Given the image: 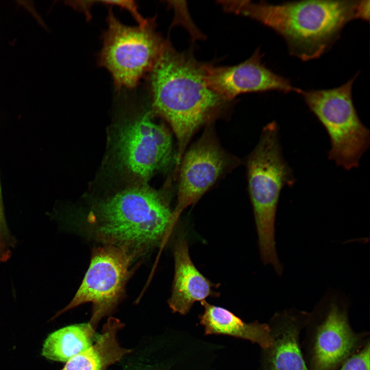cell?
<instances>
[{"mask_svg":"<svg viewBox=\"0 0 370 370\" xmlns=\"http://www.w3.org/2000/svg\"><path fill=\"white\" fill-rule=\"evenodd\" d=\"M369 1L306 0L270 4L220 1L227 12L243 15L270 28L302 61L320 58L337 41L344 27L356 19L369 21Z\"/></svg>","mask_w":370,"mask_h":370,"instance_id":"cell-1","label":"cell"},{"mask_svg":"<svg viewBox=\"0 0 370 370\" xmlns=\"http://www.w3.org/2000/svg\"><path fill=\"white\" fill-rule=\"evenodd\" d=\"M150 72L153 108L177 138L178 168L192 135L227 100L208 85L203 65L169 44Z\"/></svg>","mask_w":370,"mask_h":370,"instance_id":"cell-2","label":"cell"},{"mask_svg":"<svg viewBox=\"0 0 370 370\" xmlns=\"http://www.w3.org/2000/svg\"><path fill=\"white\" fill-rule=\"evenodd\" d=\"M87 221L95 238L135 256L159 246L173 227L169 202L146 187L126 190L97 204Z\"/></svg>","mask_w":370,"mask_h":370,"instance_id":"cell-3","label":"cell"},{"mask_svg":"<svg viewBox=\"0 0 370 370\" xmlns=\"http://www.w3.org/2000/svg\"><path fill=\"white\" fill-rule=\"evenodd\" d=\"M247 169L260 256L264 264L271 266L280 275L283 266L276 249V213L281 191L292 186L295 179L283 155L276 121L263 128L258 143L248 157Z\"/></svg>","mask_w":370,"mask_h":370,"instance_id":"cell-4","label":"cell"},{"mask_svg":"<svg viewBox=\"0 0 370 370\" xmlns=\"http://www.w3.org/2000/svg\"><path fill=\"white\" fill-rule=\"evenodd\" d=\"M98 62L111 74L116 88L135 87L151 72L164 52L166 43L156 32L153 19L143 25L122 23L109 10Z\"/></svg>","mask_w":370,"mask_h":370,"instance_id":"cell-5","label":"cell"},{"mask_svg":"<svg viewBox=\"0 0 370 370\" xmlns=\"http://www.w3.org/2000/svg\"><path fill=\"white\" fill-rule=\"evenodd\" d=\"M356 76L337 87L302 90L300 94L328 134L329 159L346 170L358 167L370 142L369 130L361 121L353 100Z\"/></svg>","mask_w":370,"mask_h":370,"instance_id":"cell-6","label":"cell"},{"mask_svg":"<svg viewBox=\"0 0 370 370\" xmlns=\"http://www.w3.org/2000/svg\"><path fill=\"white\" fill-rule=\"evenodd\" d=\"M305 340L308 370H336L368 339L349 323L344 296L330 292L309 313Z\"/></svg>","mask_w":370,"mask_h":370,"instance_id":"cell-7","label":"cell"},{"mask_svg":"<svg viewBox=\"0 0 370 370\" xmlns=\"http://www.w3.org/2000/svg\"><path fill=\"white\" fill-rule=\"evenodd\" d=\"M135 256L113 245L95 249L83 280L70 302L54 318L81 304L91 302L92 313L89 323L96 329L101 319L117 304L129 276Z\"/></svg>","mask_w":370,"mask_h":370,"instance_id":"cell-8","label":"cell"},{"mask_svg":"<svg viewBox=\"0 0 370 370\" xmlns=\"http://www.w3.org/2000/svg\"><path fill=\"white\" fill-rule=\"evenodd\" d=\"M177 204L172 211L174 226L180 215L215 182L230 164V159L208 127L183 154L180 161Z\"/></svg>","mask_w":370,"mask_h":370,"instance_id":"cell-9","label":"cell"},{"mask_svg":"<svg viewBox=\"0 0 370 370\" xmlns=\"http://www.w3.org/2000/svg\"><path fill=\"white\" fill-rule=\"evenodd\" d=\"M119 158L132 173L147 178L168 164L172 156L171 136L149 114L135 117L125 124L117 139Z\"/></svg>","mask_w":370,"mask_h":370,"instance_id":"cell-10","label":"cell"},{"mask_svg":"<svg viewBox=\"0 0 370 370\" xmlns=\"http://www.w3.org/2000/svg\"><path fill=\"white\" fill-rule=\"evenodd\" d=\"M260 49L246 61L235 66L213 67L203 65L209 86L227 101L245 92L278 91L300 94L302 89L268 68L262 62Z\"/></svg>","mask_w":370,"mask_h":370,"instance_id":"cell-11","label":"cell"},{"mask_svg":"<svg viewBox=\"0 0 370 370\" xmlns=\"http://www.w3.org/2000/svg\"><path fill=\"white\" fill-rule=\"evenodd\" d=\"M308 315L292 309L274 314L269 324L272 342L263 349L260 370H308L300 343Z\"/></svg>","mask_w":370,"mask_h":370,"instance_id":"cell-12","label":"cell"},{"mask_svg":"<svg viewBox=\"0 0 370 370\" xmlns=\"http://www.w3.org/2000/svg\"><path fill=\"white\" fill-rule=\"evenodd\" d=\"M174 256L175 273L172 291L168 304L173 312L186 314L194 303L208 297H218L213 290L215 285L197 269L189 254L187 240L178 239Z\"/></svg>","mask_w":370,"mask_h":370,"instance_id":"cell-13","label":"cell"},{"mask_svg":"<svg viewBox=\"0 0 370 370\" xmlns=\"http://www.w3.org/2000/svg\"><path fill=\"white\" fill-rule=\"evenodd\" d=\"M200 303L204 311L199 318L205 335H225L247 340L256 343L263 349L271 345L272 337L269 324L257 321L246 323L224 307L205 300Z\"/></svg>","mask_w":370,"mask_h":370,"instance_id":"cell-14","label":"cell"},{"mask_svg":"<svg viewBox=\"0 0 370 370\" xmlns=\"http://www.w3.org/2000/svg\"><path fill=\"white\" fill-rule=\"evenodd\" d=\"M123 326L119 319L109 318L95 343L69 360L62 370H105L121 360L132 352L121 347L117 339V332Z\"/></svg>","mask_w":370,"mask_h":370,"instance_id":"cell-15","label":"cell"},{"mask_svg":"<svg viewBox=\"0 0 370 370\" xmlns=\"http://www.w3.org/2000/svg\"><path fill=\"white\" fill-rule=\"evenodd\" d=\"M88 322L69 325L50 334L45 340L42 355L51 360L67 362L88 349L98 338Z\"/></svg>","mask_w":370,"mask_h":370,"instance_id":"cell-16","label":"cell"},{"mask_svg":"<svg viewBox=\"0 0 370 370\" xmlns=\"http://www.w3.org/2000/svg\"><path fill=\"white\" fill-rule=\"evenodd\" d=\"M339 370H370L369 339L342 363Z\"/></svg>","mask_w":370,"mask_h":370,"instance_id":"cell-17","label":"cell"},{"mask_svg":"<svg viewBox=\"0 0 370 370\" xmlns=\"http://www.w3.org/2000/svg\"><path fill=\"white\" fill-rule=\"evenodd\" d=\"M0 232L3 237L8 243L11 240L10 235L7 228L6 221L5 220V214L4 212V207L2 200V191L0 183Z\"/></svg>","mask_w":370,"mask_h":370,"instance_id":"cell-18","label":"cell"},{"mask_svg":"<svg viewBox=\"0 0 370 370\" xmlns=\"http://www.w3.org/2000/svg\"><path fill=\"white\" fill-rule=\"evenodd\" d=\"M6 242L0 232V261L2 262L8 260L10 255Z\"/></svg>","mask_w":370,"mask_h":370,"instance_id":"cell-19","label":"cell"},{"mask_svg":"<svg viewBox=\"0 0 370 370\" xmlns=\"http://www.w3.org/2000/svg\"><path fill=\"white\" fill-rule=\"evenodd\" d=\"M136 370H159V369H153V368H140L139 369H137Z\"/></svg>","mask_w":370,"mask_h":370,"instance_id":"cell-20","label":"cell"}]
</instances>
